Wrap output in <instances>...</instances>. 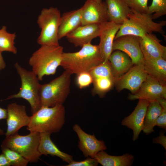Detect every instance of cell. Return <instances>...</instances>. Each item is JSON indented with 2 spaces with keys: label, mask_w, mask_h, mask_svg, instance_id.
Returning a JSON list of instances; mask_svg holds the SVG:
<instances>
[{
  "label": "cell",
  "mask_w": 166,
  "mask_h": 166,
  "mask_svg": "<svg viewBox=\"0 0 166 166\" xmlns=\"http://www.w3.org/2000/svg\"><path fill=\"white\" fill-rule=\"evenodd\" d=\"M152 15L140 13L132 10L128 18L121 25L114 39L126 35L141 37L147 34L153 32L160 34L165 39L166 36L163 29L166 25V21L155 22Z\"/></svg>",
  "instance_id": "277c9868"
},
{
  "label": "cell",
  "mask_w": 166,
  "mask_h": 166,
  "mask_svg": "<svg viewBox=\"0 0 166 166\" xmlns=\"http://www.w3.org/2000/svg\"><path fill=\"white\" fill-rule=\"evenodd\" d=\"M81 8V25L100 24L109 21L105 2L98 3L87 0Z\"/></svg>",
  "instance_id": "9a60e30c"
},
{
  "label": "cell",
  "mask_w": 166,
  "mask_h": 166,
  "mask_svg": "<svg viewBox=\"0 0 166 166\" xmlns=\"http://www.w3.org/2000/svg\"><path fill=\"white\" fill-rule=\"evenodd\" d=\"M2 153L4 155L10 165L13 166H26L29 162L16 152L9 148L1 146Z\"/></svg>",
  "instance_id": "83f0119b"
},
{
  "label": "cell",
  "mask_w": 166,
  "mask_h": 166,
  "mask_svg": "<svg viewBox=\"0 0 166 166\" xmlns=\"http://www.w3.org/2000/svg\"><path fill=\"white\" fill-rule=\"evenodd\" d=\"M65 108L63 105L42 107L30 116L27 129L30 132L57 133L65 122Z\"/></svg>",
  "instance_id": "7a4b0ae2"
},
{
  "label": "cell",
  "mask_w": 166,
  "mask_h": 166,
  "mask_svg": "<svg viewBox=\"0 0 166 166\" xmlns=\"http://www.w3.org/2000/svg\"><path fill=\"white\" fill-rule=\"evenodd\" d=\"M71 75L65 70L49 83L41 85V107L63 105L70 93Z\"/></svg>",
  "instance_id": "8992f818"
},
{
  "label": "cell",
  "mask_w": 166,
  "mask_h": 166,
  "mask_svg": "<svg viewBox=\"0 0 166 166\" xmlns=\"http://www.w3.org/2000/svg\"><path fill=\"white\" fill-rule=\"evenodd\" d=\"M165 131V130L160 131L159 136L153 139V143L160 144L166 150V137L164 135Z\"/></svg>",
  "instance_id": "836d02e7"
},
{
  "label": "cell",
  "mask_w": 166,
  "mask_h": 166,
  "mask_svg": "<svg viewBox=\"0 0 166 166\" xmlns=\"http://www.w3.org/2000/svg\"><path fill=\"white\" fill-rule=\"evenodd\" d=\"M109 61L112 66L115 82L134 65L130 57L124 53L119 50L113 51Z\"/></svg>",
  "instance_id": "44dd1931"
},
{
  "label": "cell",
  "mask_w": 166,
  "mask_h": 166,
  "mask_svg": "<svg viewBox=\"0 0 166 166\" xmlns=\"http://www.w3.org/2000/svg\"><path fill=\"white\" fill-rule=\"evenodd\" d=\"M91 75L93 84L92 94L93 95L97 94L100 97L103 98L114 85V77L106 74H92Z\"/></svg>",
  "instance_id": "d4e9b609"
},
{
  "label": "cell",
  "mask_w": 166,
  "mask_h": 166,
  "mask_svg": "<svg viewBox=\"0 0 166 166\" xmlns=\"http://www.w3.org/2000/svg\"><path fill=\"white\" fill-rule=\"evenodd\" d=\"M160 98L166 99V85L148 75L137 92L129 94L128 97L131 101L142 99L150 102Z\"/></svg>",
  "instance_id": "8fae6325"
},
{
  "label": "cell",
  "mask_w": 166,
  "mask_h": 166,
  "mask_svg": "<svg viewBox=\"0 0 166 166\" xmlns=\"http://www.w3.org/2000/svg\"><path fill=\"white\" fill-rule=\"evenodd\" d=\"M100 24H93L81 25L68 34V41L75 47H81L91 43L92 40L99 37Z\"/></svg>",
  "instance_id": "ac0fdd59"
},
{
  "label": "cell",
  "mask_w": 166,
  "mask_h": 166,
  "mask_svg": "<svg viewBox=\"0 0 166 166\" xmlns=\"http://www.w3.org/2000/svg\"><path fill=\"white\" fill-rule=\"evenodd\" d=\"M6 67V65L2 55V53L0 52V72Z\"/></svg>",
  "instance_id": "74e56055"
},
{
  "label": "cell",
  "mask_w": 166,
  "mask_h": 166,
  "mask_svg": "<svg viewBox=\"0 0 166 166\" xmlns=\"http://www.w3.org/2000/svg\"><path fill=\"white\" fill-rule=\"evenodd\" d=\"M147 13L152 14L154 20L166 14V0H152L148 6Z\"/></svg>",
  "instance_id": "f1b7e54d"
},
{
  "label": "cell",
  "mask_w": 166,
  "mask_h": 166,
  "mask_svg": "<svg viewBox=\"0 0 166 166\" xmlns=\"http://www.w3.org/2000/svg\"><path fill=\"white\" fill-rule=\"evenodd\" d=\"M156 100L158 102L162 109H166V99L163 98H160Z\"/></svg>",
  "instance_id": "8d00e7d4"
},
{
  "label": "cell",
  "mask_w": 166,
  "mask_h": 166,
  "mask_svg": "<svg viewBox=\"0 0 166 166\" xmlns=\"http://www.w3.org/2000/svg\"><path fill=\"white\" fill-rule=\"evenodd\" d=\"M144 69L149 75L166 85V60L162 58L144 60Z\"/></svg>",
  "instance_id": "603a6c76"
},
{
  "label": "cell",
  "mask_w": 166,
  "mask_h": 166,
  "mask_svg": "<svg viewBox=\"0 0 166 166\" xmlns=\"http://www.w3.org/2000/svg\"><path fill=\"white\" fill-rule=\"evenodd\" d=\"M7 116V109H5L0 107V120L6 119ZM4 131L0 128V136L5 134Z\"/></svg>",
  "instance_id": "e575fe53"
},
{
  "label": "cell",
  "mask_w": 166,
  "mask_h": 166,
  "mask_svg": "<svg viewBox=\"0 0 166 166\" xmlns=\"http://www.w3.org/2000/svg\"><path fill=\"white\" fill-rule=\"evenodd\" d=\"M93 158L103 166H130L134 160L133 155L128 153L121 156H111L104 150L98 152Z\"/></svg>",
  "instance_id": "cb8c5ba5"
},
{
  "label": "cell",
  "mask_w": 166,
  "mask_h": 166,
  "mask_svg": "<svg viewBox=\"0 0 166 166\" xmlns=\"http://www.w3.org/2000/svg\"><path fill=\"white\" fill-rule=\"evenodd\" d=\"M15 37V33L8 32L6 27L3 26L0 30V52L8 51L16 54L17 50L14 45Z\"/></svg>",
  "instance_id": "4316f807"
},
{
  "label": "cell",
  "mask_w": 166,
  "mask_h": 166,
  "mask_svg": "<svg viewBox=\"0 0 166 166\" xmlns=\"http://www.w3.org/2000/svg\"><path fill=\"white\" fill-rule=\"evenodd\" d=\"M132 10L142 13H147L148 0H124Z\"/></svg>",
  "instance_id": "f546056e"
},
{
  "label": "cell",
  "mask_w": 166,
  "mask_h": 166,
  "mask_svg": "<svg viewBox=\"0 0 166 166\" xmlns=\"http://www.w3.org/2000/svg\"><path fill=\"white\" fill-rule=\"evenodd\" d=\"M81 8L63 13L58 30L59 40L81 25Z\"/></svg>",
  "instance_id": "d6986e66"
},
{
  "label": "cell",
  "mask_w": 166,
  "mask_h": 166,
  "mask_svg": "<svg viewBox=\"0 0 166 166\" xmlns=\"http://www.w3.org/2000/svg\"><path fill=\"white\" fill-rule=\"evenodd\" d=\"M7 110V129L5 133L6 137L18 132L22 127L27 126L30 120L24 105L13 103L8 105Z\"/></svg>",
  "instance_id": "7c38bea8"
},
{
  "label": "cell",
  "mask_w": 166,
  "mask_h": 166,
  "mask_svg": "<svg viewBox=\"0 0 166 166\" xmlns=\"http://www.w3.org/2000/svg\"><path fill=\"white\" fill-rule=\"evenodd\" d=\"M39 140V133L30 132L22 136L17 132L6 137L1 146L16 152L29 162L35 163L42 155L38 149Z\"/></svg>",
  "instance_id": "52a82bcc"
},
{
  "label": "cell",
  "mask_w": 166,
  "mask_h": 166,
  "mask_svg": "<svg viewBox=\"0 0 166 166\" xmlns=\"http://www.w3.org/2000/svg\"><path fill=\"white\" fill-rule=\"evenodd\" d=\"M120 50L126 54L134 65H144V59L139 45L138 37L131 35L121 36L114 39L113 51Z\"/></svg>",
  "instance_id": "30bf717a"
},
{
  "label": "cell",
  "mask_w": 166,
  "mask_h": 166,
  "mask_svg": "<svg viewBox=\"0 0 166 166\" xmlns=\"http://www.w3.org/2000/svg\"><path fill=\"white\" fill-rule=\"evenodd\" d=\"M138 38L144 60L160 58L166 59V47L161 44V40L155 34L148 33Z\"/></svg>",
  "instance_id": "e0dca14e"
},
{
  "label": "cell",
  "mask_w": 166,
  "mask_h": 166,
  "mask_svg": "<svg viewBox=\"0 0 166 166\" xmlns=\"http://www.w3.org/2000/svg\"><path fill=\"white\" fill-rule=\"evenodd\" d=\"M156 126L166 130V109H162L161 112L158 117Z\"/></svg>",
  "instance_id": "d6a6232c"
},
{
  "label": "cell",
  "mask_w": 166,
  "mask_h": 166,
  "mask_svg": "<svg viewBox=\"0 0 166 166\" xmlns=\"http://www.w3.org/2000/svg\"><path fill=\"white\" fill-rule=\"evenodd\" d=\"M11 166L7 160L2 153L0 155V166Z\"/></svg>",
  "instance_id": "d590c367"
},
{
  "label": "cell",
  "mask_w": 166,
  "mask_h": 166,
  "mask_svg": "<svg viewBox=\"0 0 166 166\" xmlns=\"http://www.w3.org/2000/svg\"><path fill=\"white\" fill-rule=\"evenodd\" d=\"M39 134L38 149L42 155L56 156L68 163L73 160L72 156L61 151L54 144L51 139L50 133L41 132Z\"/></svg>",
  "instance_id": "7402d4cb"
},
{
  "label": "cell",
  "mask_w": 166,
  "mask_h": 166,
  "mask_svg": "<svg viewBox=\"0 0 166 166\" xmlns=\"http://www.w3.org/2000/svg\"><path fill=\"white\" fill-rule=\"evenodd\" d=\"M73 128L77 134L79 140L78 147L85 157L93 158L99 152L107 149L104 142L98 140L94 134L87 133L76 124L73 126Z\"/></svg>",
  "instance_id": "5bb4252c"
},
{
  "label": "cell",
  "mask_w": 166,
  "mask_h": 166,
  "mask_svg": "<svg viewBox=\"0 0 166 166\" xmlns=\"http://www.w3.org/2000/svg\"><path fill=\"white\" fill-rule=\"evenodd\" d=\"M135 109L128 116L124 118L121 124L131 129L133 132L132 140H136L142 130L144 121L150 101L140 99Z\"/></svg>",
  "instance_id": "2e32d148"
},
{
  "label": "cell",
  "mask_w": 166,
  "mask_h": 166,
  "mask_svg": "<svg viewBox=\"0 0 166 166\" xmlns=\"http://www.w3.org/2000/svg\"><path fill=\"white\" fill-rule=\"evenodd\" d=\"M148 75L144 65H133L115 81L114 85L118 91L126 89L133 94L138 90Z\"/></svg>",
  "instance_id": "9c48e42d"
},
{
  "label": "cell",
  "mask_w": 166,
  "mask_h": 166,
  "mask_svg": "<svg viewBox=\"0 0 166 166\" xmlns=\"http://www.w3.org/2000/svg\"><path fill=\"white\" fill-rule=\"evenodd\" d=\"M104 62L98 45L91 43L84 45L79 51L63 52L60 66L71 75L89 72Z\"/></svg>",
  "instance_id": "6da1fadb"
},
{
  "label": "cell",
  "mask_w": 166,
  "mask_h": 166,
  "mask_svg": "<svg viewBox=\"0 0 166 166\" xmlns=\"http://www.w3.org/2000/svg\"><path fill=\"white\" fill-rule=\"evenodd\" d=\"M77 75L76 84L80 89L88 87L92 83V78L89 72H82Z\"/></svg>",
  "instance_id": "4dcf8cb0"
},
{
  "label": "cell",
  "mask_w": 166,
  "mask_h": 166,
  "mask_svg": "<svg viewBox=\"0 0 166 166\" xmlns=\"http://www.w3.org/2000/svg\"><path fill=\"white\" fill-rule=\"evenodd\" d=\"M98 164L94 159L88 156L85 160L81 161L73 160L66 166H96Z\"/></svg>",
  "instance_id": "1f68e13d"
},
{
  "label": "cell",
  "mask_w": 166,
  "mask_h": 166,
  "mask_svg": "<svg viewBox=\"0 0 166 166\" xmlns=\"http://www.w3.org/2000/svg\"><path fill=\"white\" fill-rule=\"evenodd\" d=\"M97 3H101L102 2V0H89Z\"/></svg>",
  "instance_id": "f35d334b"
},
{
  "label": "cell",
  "mask_w": 166,
  "mask_h": 166,
  "mask_svg": "<svg viewBox=\"0 0 166 166\" xmlns=\"http://www.w3.org/2000/svg\"><path fill=\"white\" fill-rule=\"evenodd\" d=\"M14 66L21 79V87L17 93L10 95L6 100L19 98L26 100L30 104L33 114L41 107L40 80L32 71L26 70L18 63H16Z\"/></svg>",
  "instance_id": "5b68a950"
},
{
  "label": "cell",
  "mask_w": 166,
  "mask_h": 166,
  "mask_svg": "<svg viewBox=\"0 0 166 166\" xmlns=\"http://www.w3.org/2000/svg\"><path fill=\"white\" fill-rule=\"evenodd\" d=\"M61 15L57 8L43 9L38 16L37 23L41 29L37 39L38 43L42 45H59L58 30Z\"/></svg>",
  "instance_id": "ba28073f"
},
{
  "label": "cell",
  "mask_w": 166,
  "mask_h": 166,
  "mask_svg": "<svg viewBox=\"0 0 166 166\" xmlns=\"http://www.w3.org/2000/svg\"><path fill=\"white\" fill-rule=\"evenodd\" d=\"M121 25L109 21L100 24V41L98 46L104 61H109L113 52L115 36Z\"/></svg>",
  "instance_id": "4fadbf2b"
},
{
  "label": "cell",
  "mask_w": 166,
  "mask_h": 166,
  "mask_svg": "<svg viewBox=\"0 0 166 166\" xmlns=\"http://www.w3.org/2000/svg\"><path fill=\"white\" fill-rule=\"evenodd\" d=\"M63 48L60 45H42L30 57L29 64L40 81L45 75H53L60 66Z\"/></svg>",
  "instance_id": "3957f363"
},
{
  "label": "cell",
  "mask_w": 166,
  "mask_h": 166,
  "mask_svg": "<svg viewBox=\"0 0 166 166\" xmlns=\"http://www.w3.org/2000/svg\"><path fill=\"white\" fill-rule=\"evenodd\" d=\"M109 21L122 25L132 11L124 0H106Z\"/></svg>",
  "instance_id": "ffe728a7"
},
{
  "label": "cell",
  "mask_w": 166,
  "mask_h": 166,
  "mask_svg": "<svg viewBox=\"0 0 166 166\" xmlns=\"http://www.w3.org/2000/svg\"><path fill=\"white\" fill-rule=\"evenodd\" d=\"M162 108L158 102L154 100L150 102L144 121L142 131L148 135L154 131L157 119L160 115Z\"/></svg>",
  "instance_id": "484cf974"
}]
</instances>
